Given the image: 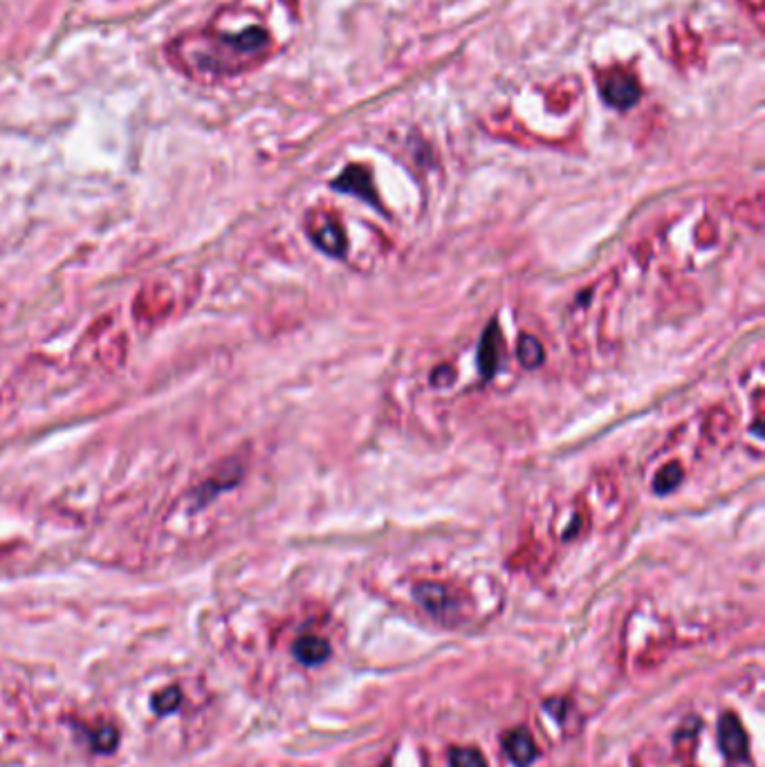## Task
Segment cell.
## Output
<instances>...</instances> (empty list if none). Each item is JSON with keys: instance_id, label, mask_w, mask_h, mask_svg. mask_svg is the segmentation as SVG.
I'll return each mask as SVG.
<instances>
[{"instance_id": "6da1fadb", "label": "cell", "mask_w": 765, "mask_h": 767, "mask_svg": "<svg viewBox=\"0 0 765 767\" xmlns=\"http://www.w3.org/2000/svg\"><path fill=\"white\" fill-rule=\"evenodd\" d=\"M267 48L263 27H243L238 32L202 30L171 45V57L193 75H229L252 63Z\"/></svg>"}, {"instance_id": "7a4b0ae2", "label": "cell", "mask_w": 765, "mask_h": 767, "mask_svg": "<svg viewBox=\"0 0 765 767\" xmlns=\"http://www.w3.org/2000/svg\"><path fill=\"white\" fill-rule=\"evenodd\" d=\"M718 747L730 763L748 761V734H745L739 716L732 714V711H725L718 720Z\"/></svg>"}, {"instance_id": "3957f363", "label": "cell", "mask_w": 765, "mask_h": 767, "mask_svg": "<svg viewBox=\"0 0 765 767\" xmlns=\"http://www.w3.org/2000/svg\"><path fill=\"white\" fill-rule=\"evenodd\" d=\"M308 231H310L312 243H315L321 252H326L335 258H341L346 254L344 227H341L333 216L317 214L310 220Z\"/></svg>"}, {"instance_id": "277c9868", "label": "cell", "mask_w": 765, "mask_h": 767, "mask_svg": "<svg viewBox=\"0 0 765 767\" xmlns=\"http://www.w3.org/2000/svg\"><path fill=\"white\" fill-rule=\"evenodd\" d=\"M602 95L615 108H631L640 97V88L631 75L613 70L602 77Z\"/></svg>"}, {"instance_id": "5b68a950", "label": "cell", "mask_w": 765, "mask_h": 767, "mask_svg": "<svg viewBox=\"0 0 765 767\" xmlns=\"http://www.w3.org/2000/svg\"><path fill=\"white\" fill-rule=\"evenodd\" d=\"M413 597H416V602L425 608L427 613H431L438 619H445L449 617V613L458 611L456 597L449 593V588L442 584H433V581L418 584L416 588H413Z\"/></svg>"}, {"instance_id": "8992f818", "label": "cell", "mask_w": 765, "mask_h": 767, "mask_svg": "<svg viewBox=\"0 0 765 767\" xmlns=\"http://www.w3.org/2000/svg\"><path fill=\"white\" fill-rule=\"evenodd\" d=\"M333 189L344 191V193H353V196L371 202L373 207H380V200H377L371 173H368L364 166H348V169L333 182Z\"/></svg>"}, {"instance_id": "52a82bcc", "label": "cell", "mask_w": 765, "mask_h": 767, "mask_svg": "<svg viewBox=\"0 0 765 767\" xmlns=\"http://www.w3.org/2000/svg\"><path fill=\"white\" fill-rule=\"evenodd\" d=\"M503 747H505V754H508V759L516 767H528L532 765V761H537L539 756L537 743H534L532 734L525 727H516L512 729V732L505 734Z\"/></svg>"}, {"instance_id": "ba28073f", "label": "cell", "mask_w": 765, "mask_h": 767, "mask_svg": "<svg viewBox=\"0 0 765 767\" xmlns=\"http://www.w3.org/2000/svg\"><path fill=\"white\" fill-rule=\"evenodd\" d=\"M499 357H501V330L496 323H490L487 330L483 332L481 339V348H478V368L485 380L496 375L499 371Z\"/></svg>"}, {"instance_id": "9c48e42d", "label": "cell", "mask_w": 765, "mask_h": 767, "mask_svg": "<svg viewBox=\"0 0 765 767\" xmlns=\"http://www.w3.org/2000/svg\"><path fill=\"white\" fill-rule=\"evenodd\" d=\"M292 653L303 667H317V664L330 658V644L319 635H301L299 640L294 642Z\"/></svg>"}, {"instance_id": "30bf717a", "label": "cell", "mask_w": 765, "mask_h": 767, "mask_svg": "<svg viewBox=\"0 0 765 767\" xmlns=\"http://www.w3.org/2000/svg\"><path fill=\"white\" fill-rule=\"evenodd\" d=\"M449 767H487V759L476 747H451Z\"/></svg>"}, {"instance_id": "8fae6325", "label": "cell", "mask_w": 765, "mask_h": 767, "mask_svg": "<svg viewBox=\"0 0 765 767\" xmlns=\"http://www.w3.org/2000/svg\"><path fill=\"white\" fill-rule=\"evenodd\" d=\"M680 480H682L680 465H676V462H669V465H665V467L660 469L658 478L653 480V492H656V494L674 492V489L680 485Z\"/></svg>"}, {"instance_id": "7c38bea8", "label": "cell", "mask_w": 765, "mask_h": 767, "mask_svg": "<svg viewBox=\"0 0 765 767\" xmlns=\"http://www.w3.org/2000/svg\"><path fill=\"white\" fill-rule=\"evenodd\" d=\"M519 362L525 368H537L543 362V346L539 344V339L530 335H523L519 339Z\"/></svg>"}, {"instance_id": "4fadbf2b", "label": "cell", "mask_w": 765, "mask_h": 767, "mask_svg": "<svg viewBox=\"0 0 765 767\" xmlns=\"http://www.w3.org/2000/svg\"><path fill=\"white\" fill-rule=\"evenodd\" d=\"M180 698H178V691L171 689L167 693H162V696L155 700V709L158 711H171L175 705H178Z\"/></svg>"}, {"instance_id": "5bb4252c", "label": "cell", "mask_w": 765, "mask_h": 767, "mask_svg": "<svg viewBox=\"0 0 765 767\" xmlns=\"http://www.w3.org/2000/svg\"><path fill=\"white\" fill-rule=\"evenodd\" d=\"M384 767H386V765H384Z\"/></svg>"}]
</instances>
